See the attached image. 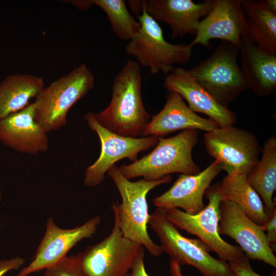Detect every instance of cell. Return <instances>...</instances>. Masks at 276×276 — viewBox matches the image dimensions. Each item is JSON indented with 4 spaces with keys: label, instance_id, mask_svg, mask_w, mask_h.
I'll list each match as a JSON object with an SVG mask.
<instances>
[{
    "label": "cell",
    "instance_id": "cell-1",
    "mask_svg": "<svg viewBox=\"0 0 276 276\" xmlns=\"http://www.w3.org/2000/svg\"><path fill=\"white\" fill-rule=\"evenodd\" d=\"M140 65L128 60L113 79L112 97L108 106L95 113L103 127L127 137H143L151 120L143 103Z\"/></svg>",
    "mask_w": 276,
    "mask_h": 276
},
{
    "label": "cell",
    "instance_id": "cell-2",
    "mask_svg": "<svg viewBox=\"0 0 276 276\" xmlns=\"http://www.w3.org/2000/svg\"><path fill=\"white\" fill-rule=\"evenodd\" d=\"M107 173L114 183L121 198V202H113L111 209L117 214L123 236L142 245L151 256H159L163 252V249L152 240L148 232L150 215L147 196L152 189L169 183L172 176L168 175L155 181L142 179L132 181L121 173L116 165Z\"/></svg>",
    "mask_w": 276,
    "mask_h": 276
},
{
    "label": "cell",
    "instance_id": "cell-3",
    "mask_svg": "<svg viewBox=\"0 0 276 276\" xmlns=\"http://www.w3.org/2000/svg\"><path fill=\"white\" fill-rule=\"evenodd\" d=\"M198 140V130L195 129L183 130L168 138L159 137L151 152L118 169L129 180L143 177L146 180L155 181L174 173L197 174L200 167L193 160L192 151Z\"/></svg>",
    "mask_w": 276,
    "mask_h": 276
},
{
    "label": "cell",
    "instance_id": "cell-4",
    "mask_svg": "<svg viewBox=\"0 0 276 276\" xmlns=\"http://www.w3.org/2000/svg\"><path fill=\"white\" fill-rule=\"evenodd\" d=\"M95 78L85 63L44 87L33 103L35 120L47 133L64 126L70 108L94 87Z\"/></svg>",
    "mask_w": 276,
    "mask_h": 276
},
{
    "label": "cell",
    "instance_id": "cell-5",
    "mask_svg": "<svg viewBox=\"0 0 276 276\" xmlns=\"http://www.w3.org/2000/svg\"><path fill=\"white\" fill-rule=\"evenodd\" d=\"M165 211V209L157 208L150 215L148 224L171 260L180 266H193L203 276H236L229 264L211 256V250L202 241L183 236L167 219Z\"/></svg>",
    "mask_w": 276,
    "mask_h": 276
},
{
    "label": "cell",
    "instance_id": "cell-6",
    "mask_svg": "<svg viewBox=\"0 0 276 276\" xmlns=\"http://www.w3.org/2000/svg\"><path fill=\"white\" fill-rule=\"evenodd\" d=\"M139 32L125 47L126 53L134 56L140 65L148 68L152 74L173 72L175 64H185L192 56L189 44H175L166 40L163 31L156 20L144 8L137 16Z\"/></svg>",
    "mask_w": 276,
    "mask_h": 276
},
{
    "label": "cell",
    "instance_id": "cell-7",
    "mask_svg": "<svg viewBox=\"0 0 276 276\" xmlns=\"http://www.w3.org/2000/svg\"><path fill=\"white\" fill-rule=\"evenodd\" d=\"M239 52L235 44L222 41L208 58L189 70L195 80L225 107L249 88L237 63Z\"/></svg>",
    "mask_w": 276,
    "mask_h": 276
},
{
    "label": "cell",
    "instance_id": "cell-8",
    "mask_svg": "<svg viewBox=\"0 0 276 276\" xmlns=\"http://www.w3.org/2000/svg\"><path fill=\"white\" fill-rule=\"evenodd\" d=\"M205 195L208 204L199 213L190 214L178 209H166V217L177 228L197 236L219 259L228 263L240 259L245 256L244 252L239 246L224 240L219 233L220 204L222 199L216 184L210 186Z\"/></svg>",
    "mask_w": 276,
    "mask_h": 276
},
{
    "label": "cell",
    "instance_id": "cell-9",
    "mask_svg": "<svg viewBox=\"0 0 276 276\" xmlns=\"http://www.w3.org/2000/svg\"><path fill=\"white\" fill-rule=\"evenodd\" d=\"M113 213L110 234L75 256L85 276L127 275L142 247L123 236L117 214Z\"/></svg>",
    "mask_w": 276,
    "mask_h": 276
},
{
    "label": "cell",
    "instance_id": "cell-10",
    "mask_svg": "<svg viewBox=\"0 0 276 276\" xmlns=\"http://www.w3.org/2000/svg\"><path fill=\"white\" fill-rule=\"evenodd\" d=\"M205 148L227 175H247L259 160L260 148L254 133L234 126L218 127L203 136Z\"/></svg>",
    "mask_w": 276,
    "mask_h": 276
},
{
    "label": "cell",
    "instance_id": "cell-11",
    "mask_svg": "<svg viewBox=\"0 0 276 276\" xmlns=\"http://www.w3.org/2000/svg\"><path fill=\"white\" fill-rule=\"evenodd\" d=\"M84 119L88 127L97 133L101 143L98 158L85 172L84 183L89 187L101 183L105 173L116 163L124 158L134 162L140 152L155 146L158 141L159 137L155 136L131 137L112 132L98 123L93 112L85 113Z\"/></svg>",
    "mask_w": 276,
    "mask_h": 276
},
{
    "label": "cell",
    "instance_id": "cell-12",
    "mask_svg": "<svg viewBox=\"0 0 276 276\" xmlns=\"http://www.w3.org/2000/svg\"><path fill=\"white\" fill-rule=\"evenodd\" d=\"M218 225L220 235L229 236L252 260L276 267V257L267 238L264 226L250 220L234 202L222 200Z\"/></svg>",
    "mask_w": 276,
    "mask_h": 276
},
{
    "label": "cell",
    "instance_id": "cell-13",
    "mask_svg": "<svg viewBox=\"0 0 276 276\" xmlns=\"http://www.w3.org/2000/svg\"><path fill=\"white\" fill-rule=\"evenodd\" d=\"M100 223V217L96 216L80 226L64 229L57 226L53 219H48L33 260L15 276H28L59 263L78 242L93 237Z\"/></svg>",
    "mask_w": 276,
    "mask_h": 276
},
{
    "label": "cell",
    "instance_id": "cell-14",
    "mask_svg": "<svg viewBox=\"0 0 276 276\" xmlns=\"http://www.w3.org/2000/svg\"><path fill=\"white\" fill-rule=\"evenodd\" d=\"M196 36L189 44L210 48V41L218 39L240 47L241 38L249 35L240 0H214L212 7L197 28Z\"/></svg>",
    "mask_w": 276,
    "mask_h": 276
},
{
    "label": "cell",
    "instance_id": "cell-15",
    "mask_svg": "<svg viewBox=\"0 0 276 276\" xmlns=\"http://www.w3.org/2000/svg\"><path fill=\"white\" fill-rule=\"evenodd\" d=\"M222 170L219 163L214 160L197 174H180L168 190L152 199L153 203L157 208L178 209L196 214L205 207L203 199L205 192Z\"/></svg>",
    "mask_w": 276,
    "mask_h": 276
},
{
    "label": "cell",
    "instance_id": "cell-16",
    "mask_svg": "<svg viewBox=\"0 0 276 276\" xmlns=\"http://www.w3.org/2000/svg\"><path fill=\"white\" fill-rule=\"evenodd\" d=\"M163 86L168 91L179 94L187 101L190 109L209 116L219 127L232 126L236 123V114L218 103L195 80L189 70L175 68L165 78Z\"/></svg>",
    "mask_w": 276,
    "mask_h": 276
},
{
    "label": "cell",
    "instance_id": "cell-17",
    "mask_svg": "<svg viewBox=\"0 0 276 276\" xmlns=\"http://www.w3.org/2000/svg\"><path fill=\"white\" fill-rule=\"evenodd\" d=\"M142 9L156 21L167 24L171 30V37L196 34L201 18L210 11L214 0L195 3L192 0H143Z\"/></svg>",
    "mask_w": 276,
    "mask_h": 276
},
{
    "label": "cell",
    "instance_id": "cell-18",
    "mask_svg": "<svg viewBox=\"0 0 276 276\" xmlns=\"http://www.w3.org/2000/svg\"><path fill=\"white\" fill-rule=\"evenodd\" d=\"M33 103L0 120V141L22 153L36 154L49 149L47 132L35 120Z\"/></svg>",
    "mask_w": 276,
    "mask_h": 276
},
{
    "label": "cell",
    "instance_id": "cell-19",
    "mask_svg": "<svg viewBox=\"0 0 276 276\" xmlns=\"http://www.w3.org/2000/svg\"><path fill=\"white\" fill-rule=\"evenodd\" d=\"M218 127L211 119L202 118L190 109L179 94L168 91L164 107L151 117L143 137H163L180 130H201L206 132Z\"/></svg>",
    "mask_w": 276,
    "mask_h": 276
},
{
    "label": "cell",
    "instance_id": "cell-20",
    "mask_svg": "<svg viewBox=\"0 0 276 276\" xmlns=\"http://www.w3.org/2000/svg\"><path fill=\"white\" fill-rule=\"evenodd\" d=\"M239 53L241 72L249 88L260 97L276 89V54L259 47L249 35L241 38Z\"/></svg>",
    "mask_w": 276,
    "mask_h": 276
},
{
    "label": "cell",
    "instance_id": "cell-21",
    "mask_svg": "<svg viewBox=\"0 0 276 276\" xmlns=\"http://www.w3.org/2000/svg\"><path fill=\"white\" fill-rule=\"evenodd\" d=\"M246 176L227 175L221 182L216 184L218 192L222 200L234 202L250 220L263 226L269 217L261 198L249 184Z\"/></svg>",
    "mask_w": 276,
    "mask_h": 276
},
{
    "label": "cell",
    "instance_id": "cell-22",
    "mask_svg": "<svg viewBox=\"0 0 276 276\" xmlns=\"http://www.w3.org/2000/svg\"><path fill=\"white\" fill-rule=\"evenodd\" d=\"M44 85L43 78L37 76L15 74L7 77L0 83V120L26 107Z\"/></svg>",
    "mask_w": 276,
    "mask_h": 276
},
{
    "label": "cell",
    "instance_id": "cell-23",
    "mask_svg": "<svg viewBox=\"0 0 276 276\" xmlns=\"http://www.w3.org/2000/svg\"><path fill=\"white\" fill-rule=\"evenodd\" d=\"M250 39L263 50L276 54V12L266 0H240Z\"/></svg>",
    "mask_w": 276,
    "mask_h": 276
},
{
    "label": "cell",
    "instance_id": "cell-24",
    "mask_svg": "<svg viewBox=\"0 0 276 276\" xmlns=\"http://www.w3.org/2000/svg\"><path fill=\"white\" fill-rule=\"evenodd\" d=\"M262 155L246 176L249 184L261 198L269 217L276 209L272 196L276 189V139L271 136L265 142Z\"/></svg>",
    "mask_w": 276,
    "mask_h": 276
},
{
    "label": "cell",
    "instance_id": "cell-25",
    "mask_svg": "<svg viewBox=\"0 0 276 276\" xmlns=\"http://www.w3.org/2000/svg\"><path fill=\"white\" fill-rule=\"evenodd\" d=\"M102 9L107 15L114 34L120 39L129 41L139 31L140 24L129 13L124 0H81L82 10L92 5Z\"/></svg>",
    "mask_w": 276,
    "mask_h": 276
},
{
    "label": "cell",
    "instance_id": "cell-26",
    "mask_svg": "<svg viewBox=\"0 0 276 276\" xmlns=\"http://www.w3.org/2000/svg\"><path fill=\"white\" fill-rule=\"evenodd\" d=\"M43 276H85L75 256L66 257L45 269Z\"/></svg>",
    "mask_w": 276,
    "mask_h": 276
},
{
    "label": "cell",
    "instance_id": "cell-27",
    "mask_svg": "<svg viewBox=\"0 0 276 276\" xmlns=\"http://www.w3.org/2000/svg\"><path fill=\"white\" fill-rule=\"evenodd\" d=\"M228 263L236 276H263L253 270L250 259L246 255L240 259ZM270 276H276L275 271Z\"/></svg>",
    "mask_w": 276,
    "mask_h": 276
},
{
    "label": "cell",
    "instance_id": "cell-28",
    "mask_svg": "<svg viewBox=\"0 0 276 276\" xmlns=\"http://www.w3.org/2000/svg\"><path fill=\"white\" fill-rule=\"evenodd\" d=\"M263 226L267 238L274 252L275 250L274 246L275 247L276 243V209L269 216L267 221Z\"/></svg>",
    "mask_w": 276,
    "mask_h": 276
},
{
    "label": "cell",
    "instance_id": "cell-29",
    "mask_svg": "<svg viewBox=\"0 0 276 276\" xmlns=\"http://www.w3.org/2000/svg\"><path fill=\"white\" fill-rule=\"evenodd\" d=\"M145 248L142 246L132 265L129 276H150L147 273L145 266Z\"/></svg>",
    "mask_w": 276,
    "mask_h": 276
},
{
    "label": "cell",
    "instance_id": "cell-30",
    "mask_svg": "<svg viewBox=\"0 0 276 276\" xmlns=\"http://www.w3.org/2000/svg\"><path fill=\"white\" fill-rule=\"evenodd\" d=\"M24 262V260L19 257L9 260H0V276H3L10 270L19 269Z\"/></svg>",
    "mask_w": 276,
    "mask_h": 276
},
{
    "label": "cell",
    "instance_id": "cell-31",
    "mask_svg": "<svg viewBox=\"0 0 276 276\" xmlns=\"http://www.w3.org/2000/svg\"><path fill=\"white\" fill-rule=\"evenodd\" d=\"M170 272L171 276H183L181 266L174 261H170Z\"/></svg>",
    "mask_w": 276,
    "mask_h": 276
},
{
    "label": "cell",
    "instance_id": "cell-32",
    "mask_svg": "<svg viewBox=\"0 0 276 276\" xmlns=\"http://www.w3.org/2000/svg\"><path fill=\"white\" fill-rule=\"evenodd\" d=\"M126 276H129V274H128L127 275H126Z\"/></svg>",
    "mask_w": 276,
    "mask_h": 276
}]
</instances>
